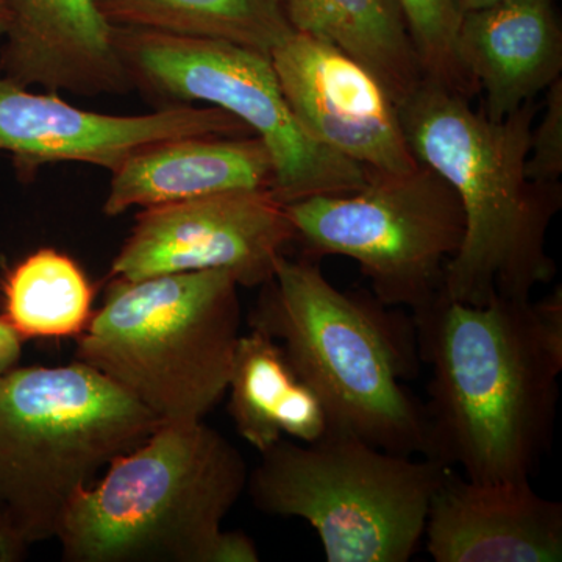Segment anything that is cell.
<instances>
[{
    "mask_svg": "<svg viewBox=\"0 0 562 562\" xmlns=\"http://www.w3.org/2000/svg\"><path fill=\"white\" fill-rule=\"evenodd\" d=\"M430 368L428 458L473 482L531 480L552 447L562 372V290L484 305L439 294L413 313Z\"/></svg>",
    "mask_w": 562,
    "mask_h": 562,
    "instance_id": "6da1fadb",
    "label": "cell"
},
{
    "mask_svg": "<svg viewBox=\"0 0 562 562\" xmlns=\"http://www.w3.org/2000/svg\"><path fill=\"white\" fill-rule=\"evenodd\" d=\"M535 99L494 121L469 99L424 79L401 106L414 157L449 181L464 213V236L447 265L441 294L484 305L492 299L528 301L557 276L547 233L562 206V187L525 172Z\"/></svg>",
    "mask_w": 562,
    "mask_h": 562,
    "instance_id": "7a4b0ae2",
    "label": "cell"
},
{
    "mask_svg": "<svg viewBox=\"0 0 562 562\" xmlns=\"http://www.w3.org/2000/svg\"><path fill=\"white\" fill-rule=\"evenodd\" d=\"M249 327L283 347L321 398L330 430L428 458L425 406L405 384L422 362L413 317L375 295L339 290L314 261L283 255Z\"/></svg>",
    "mask_w": 562,
    "mask_h": 562,
    "instance_id": "3957f363",
    "label": "cell"
},
{
    "mask_svg": "<svg viewBox=\"0 0 562 562\" xmlns=\"http://www.w3.org/2000/svg\"><path fill=\"white\" fill-rule=\"evenodd\" d=\"M247 480L243 454L203 420L161 424L70 505L63 560L213 562Z\"/></svg>",
    "mask_w": 562,
    "mask_h": 562,
    "instance_id": "277c9868",
    "label": "cell"
},
{
    "mask_svg": "<svg viewBox=\"0 0 562 562\" xmlns=\"http://www.w3.org/2000/svg\"><path fill=\"white\" fill-rule=\"evenodd\" d=\"M239 283L228 271L111 279L77 336L91 366L162 424L203 420L227 394L241 336Z\"/></svg>",
    "mask_w": 562,
    "mask_h": 562,
    "instance_id": "5b68a950",
    "label": "cell"
},
{
    "mask_svg": "<svg viewBox=\"0 0 562 562\" xmlns=\"http://www.w3.org/2000/svg\"><path fill=\"white\" fill-rule=\"evenodd\" d=\"M162 422L85 362L0 380V509L25 541L57 538L70 505Z\"/></svg>",
    "mask_w": 562,
    "mask_h": 562,
    "instance_id": "8992f818",
    "label": "cell"
},
{
    "mask_svg": "<svg viewBox=\"0 0 562 562\" xmlns=\"http://www.w3.org/2000/svg\"><path fill=\"white\" fill-rule=\"evenodd\" d=\"M447 468L328 430L261 452L247 491L260 512L310 524L328 562H408Z\"/></svg>",
    "mask_w": 562,
    "mask_h": 562,
    "instance_id": "52a82bcc",
    "label": "cell"
},
{
    "mask_svg": "<svg viewBox=\"0 0 562 562\" xmlns=\"http://www.w3.org/2000/svg\"><path fill=\"white\" fill-rule=\"evenodd\" d=\"M133 87L180 102L216 106L268 147L281 203L361 190L371 169L341 157L302 127L281 91L271 55L228 43L114 27Z\"/></svg>",
    "mask_w": 562,
    "mask_h": 562,
    "instance_id": "ba28073f",
    "label": "cell"
},
{
    "mask_svg": "<svg viewBox=\"0 0 562 562\" xmlns=\"http://www.w3.org/2000/svg\"><path fill=\"white\" fill-rule=\"evenodd\" d=\"M294 241L313 258L346 257L391 308L420 312L441 294L447 265L464 236V213L449 181L428 166L372 171L361 190L284 205Z\"/></svg>",
    "mask_w": 562,
    "mask_h": 562,
    "instance_id": "9c48e42d",
    "label": "cell"
},
{
    "mask_svg": "<svg viewBox=\"0 0 562 562\" xmlns=\"http://www.w3.org/2000/svg\"><path fill=\"white\" fill-rule=\"evenodd\" d=\"M294 228L271 190L232 191L143 209L111 279L228 271L239 286L272 279Z\"/></svg>",
    "mask_w": 562,
    "mask_h": 562,
    "instance_id": "30bf717a",
    "label": "cell"
},
{
    "mask_svg": "<svg viewBox=\"0 0 562 562\" xmlns=\"http://www.w3.org/2000/svg\"><path fill=\"white\" fill-rule=\"evenodd\" d=\"M269 55L292 113L314 139L372 171L401 173L419 166L401 110L360 61L295 31Z\"/></svg>",
    "mask_w": 562,
    "mask_h": 562,
    "instance_id": "8fae6325",
    "label": "cell"
},
{
    "mask_svg": "<svg viewBox=\"0 0 562 562\" xmlns=\"http://www.w3.org/2000/svg\"><path fill=\"white\" fill-rule=\"evenodd\" d=\"M216 106L173 105L150 114L116 116L33 92L0 76V151L29 176L49 162L76 161L113 172L143 147L184 136H251Z\"/></svg>",
    "mask_w": 562,
    "mask_h": 562,
    "instance_id": "7c38bea8",
    "label": "cell"
},
{
    "mask_svg": "<svg viewBox=\"0 0 562 562\" xmlns=\"http://www.w3.org/2000/svg\"><path fill=\"white\" fill-rule=\"evenodd\" d=\"M425 547L436 562L562 560V503L531 480L473 482L447 468L432 495Z\"/></svg>",
    "mask_w": 562,
    "mask_h": 562,
    "instance_id": "4fadbf2b",
    "label": "cell"
},
{
    "mask_svg": "<svg viewBox=\"0 0 562 562\" xmlns=\"http://www.w3.org/2000/svg\"><path fill=\"white\" fill-rule=\"evenodd\" d=\"M9 7L0 76L85 98L132 90L114 27L95 0H9Z\"/></svg>",
    "mask_w": 562,
    "mask_h": 562,
    "instance_id": "5bb4252c",
    "label": "cell"
},
{
    "mask_svg": "<svg viewBox=\"0 0 562 562\" xmlns=\"http://www.w3.org/2000/svg\"><path fill=\"white\" fill-rule=\"evenodd\" d=\"M457 43L491 120H505L561 79L562 29L553 0H505L462 14Z\"/></svg>",
    "mask_w": 562,
    "mask_h": 562,
    "instance_id": "9a60e30c",
    "label": "cell"
},
{
    "mask_svg": "<svg viewBox=\"0 0 562 562\" xmlns=\"http://www.w3.org/2000/svg\"><path fill=\"white\" fill-rule=\"evenodd\" d=\"M273 162L258 136H184L133 151L111 172L106 216L232 191L271 190Z\"/></svg>",
    "mask_w": 562,
    "mask_h": 562,
    "instance_id": "2e32d148",
    "label": "cell"
},
{
    "mask_svg": "<svg viewBox=\"0 0 562 562\" xmlns=\"http://www.w3.org/2000/svg\"><path fill=\"white\" fill-rule=\"evenodd\" d=\"M227 394L236 431L260 453L284 436L313 442L330 430L316 392L295 371L283 347L257 328L241 333L236 342Z\"/></svg>",
    "mask_w": 562,
    "mask_h": 562,
    "instance_id": "e0dca14e",
    "label": "cell"
},
{
    "mask_svg": "<svg viewBox=\"0 0 562 562\" xmlns=\"http://www.w3.org/2000/svg\"><path fill=\"white\" fill-rule=\"evenodd\" d=\"M295 32L328 41L371 70L395 105L424 81L397 0H283Z\"/></svg>",
    "mask_w": 562,
    "mask_h": 562,
    "instance_id": "ac0fdd59",
    "label": "cell"
},
{
    "mask_svg": "<svg viewBox=\"0 0 562 562\" xmlns=\"http://www.w3.org/2000/svg\"><path fill=\"white\" fill-rule=\"evenodd\" d=\"M113 27L228 41L271 54L294 32L283 0H95Z\"/></svg>",
    "mask_w": 562,
    "mask_h": 562,
    "instance_id": "d6986e66",
    "label": "cell"
},
{
    "mask_svg": "<svg viewBox=\"0 0 562 562\" xmlns=\"http://www.w3.org/2000/svg\"><path fill=\"white\" fill-rule=\"evenodd\" d=\"M94 291L79 265L55 249L18 262L3 281V316L21 339L77 338L90 324Z\"/></svg>",
    "mask_w": 562,
    "mask_h": 562,
    "instance_id": "ffe728a7",
    "label": "cell"
},
{
    "mask_svg": "<svg viewBox=\"0 0 562 562\" xmlns=\"http://www.w3.org/2000/svg\"><path fill=\"white\" fill-rule=\"evenodd\" d=\"M425 79L471 99L479 87L458 54L461 16L450 0H397Z\"/></svg>",
    "mask_w": 562,
    "mask_h": 562,
    "instance_id": "44dd1931",
    "label": "cell"
},
{
    "mask_svg": "<svg viewBox=\"0 0 562 562\" xmlns=\"http://www.w3.org/2000/svg\"><path fill=\"white\" fill-rule=\"evenodd\" d=\"M525 172L536 183H561L562 79L553 81L546 90L541 120L532 124Z\"/></svg>",
    "mask_w": 562,
    "mask_h": 562,
    "instance_id": "7402d4cb",
    "label": "cell"
},
{
    "mask_svg": "<svg viewBox=\"0 0 562 562\" xmlns=\"http://www.w3.org/2000/svg\"><path fill=\"white\" fill-rule=\"evenodd\" d=\"M260 553L249 536L243 531L222 530L214 547L213 562H258Z\"/></svg>",
    "mask_w": 562,
    "mask_h": 562,
    "instance_id": "603a6c76",
    "label": "cell"
},
{
    "mask_svg": "<svg viewBox=\"0 0 562 562\" xmlns=\"http://www.w3.org/2000/svg\"><path fill=\"white\" fill-rule=\"evenodd\" d=\"M31 546L0 509V562L20 561Z\"/></svg>",
    "mask_w": 562,
    "mask_h": 562,
    "instance_id": "cb8c5ba5",
    "label": "cell"
},
{
    "mask_svg": "<svg viewBox=\"0 0 562 562\" xmlns=\"http://www.w3.org/2000/svg\"><path fill=\"white\" fill-rule=\"evenodd\" d=\"M22 339L13 330L10 325L0 317V380L16 368V362L21 357Z\"/></svg>",
    "mask_w": 562,
    "mask_h": 562,
    "instance_id": "d4e9b609",
    "label": "cell"
},
{
    "mask_svg": "<svg viewBox=\"0 0 562 562\" xmlns=\"http://www.w3.org/2000/svg\"><path fill=\"white\" fill-rule=\"evenodd\" d=\"M450 2H452L453 9L458 11V14L462 16V14L472 13V11L497 5V3L505 2V0H450Z\"/></svg>",
    "mask_w": 562,
    "mask_h": 562,
    "instance_id": "484cf974",
    "label": "cell"
},
{
    "mask_svg": "<svg viewBox=\"0 0 562 562\" xmlns=\"http://www.w3.org/2000/svg\"><path fill=\"white\" fill-rule=\"evenodd\" d=\"M10 22L9 0H0V36L5 35Z\"/></svg>",
    "mask_w": 562,
    "mask_h": 562,
    "instance_id": "4316f807",
    "label": "cell"
}]
</instances>
